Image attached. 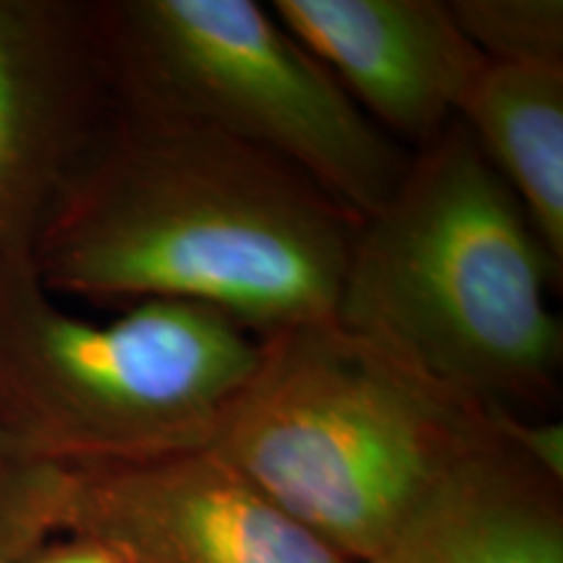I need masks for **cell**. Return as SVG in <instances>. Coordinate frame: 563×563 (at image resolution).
Wrapping results in <instances>:
<instances>
[{
  "label": "cell",
  "instance_id": "cell-12",
  "mask_svg": "<svg viewBox=\"0 0 563 563\" xmlns=\"http://www.w3.org/2000/svg\"><path fill=\"white\" fill-rule=\"evenodd\" d=\"M449 9L485 60H563L561 0H452Z\"/></svg>",
  "mask_w": 563,
  "mask_h": 563
},
{
  "label": "cell",
  "instance_id": "cell-3",
  "mask_svg": "<svg viewBox=\"0 0 563 563\" xmlns=\"http://www.w3.org/2000/svg\"><path fill=\"white\" fill-rule=\"evenodd\" d=\"M493 415L336 321L262 336L207 452L352 563L373 559Z\"/></svg>",
  "mask_w": 563,
  "mask_h": 563
},
{
  "label": "cell",
  "instance_id": "cell-2",
  "mask_svg": "<svg viewBox=\"0 0 563 563\" xmlns=\"http://www.w3.org/2000/svg\"><path fill=\"white\" fill-rule=\"evenodd\" d=\"M563 269L460 121L357 224L334 321L488 412L561 399Z\"/></svg>",
  "mask_w": 563,
  "mask_h": 563
},
{
  "label": "cell",
  "instance_id": "cell-5",
  "mask_svg": "<svg viewBox=\"0 0 563 563\" xmlns=\"http://www.w3.org/2000/svg\"><path fill=\"white\" fill-rule=\"evenodd\" d=\"M110 81L285 162L376 214L410 152L378 131L272 9L253 0H95Z\"/></svg>",
  "mask_w": 563,
  "mask_h": 563
},
{
  "label": "cell",
  "instance_id": "cell-1",
  "mask_svg": "<svg viewBox=\"0 0 563 563\" xmlns=\"http://www.w3.org/2000/svg\"><path fill=\"white\" fill-rule=\"evenodd\" d=\"M357 224L285 162L112 84L32 262L51 295L194 302L266 336L334 321Z\"/></svg>",
  "mask_w": 563,
  "mask_h": 563
},
{
  "label": "cell",
  "instance_id": "cell-6",
  "mask_svg": "<svg viewBox=\"0 0 563 563\" xmlns=\"http://www.w3.org/2000/svg\"><path fill=\"white\" fill-rule=\"evenodd\" d=\"M110 97L95 0H0V269L32 262Z\"/></svg>",
  "mask_w": 563,
  "mask_h": 563
},
{
  "label": "cell",
  "instance_id": "cell-9",
  "mask_svg": "<svg viewBox=\"0 0 563 563\" xmlns=\"http://www.w3.org/2000/svg\"><path fill=\"white\" fill-rule=\"evenodd\" d=\"M365 563H563V483L493 431Z\"/></svg>",
  "mask_w": 563,
  "mask_h": 563
},
{
  "label": "cell",
  "instance_id": "cell-8",
  "mask_svg": "<svg viewBox=\"0 0 563 563\" xmlns=\"http://www.w3.org/2000/svg\"><path fill=\"white\" fill-rule=\"evenodd\" d=\"M269 9L410 154L460 118L485 66L441 0H274Z\"/></svg>",
  "mask_w": 563,
  "mask_h": 563
},
{
  "label": "cell",
  "instance_id": "cell-13",
  "mask_svg": "<svg viewBox=\"0 0 563 563\" xmlns=\"http://www.w3.org/2000/svg\"><path fill=\"white\" fill-rule=\"evenodd\" d=\"M493 426L506 441L534 464L540 473L563 483V422L548 418H525L511 412H490Z\"/></svg>",
  "mask_w": 563,
  "mask_h": 563
},
{
  "label": "cell",
  "instance_id": "cell-10",
  "mask_svg": "<svg viewBox=\"0 0 563 563\" xmlns=\"http://www.w3.org/2000/svg\"><path fill=\"white\" fill-rule=\"evenodd\" d=\"M456 121L563 269V60H485Z\"/></svg>",
  "mask_w": 563,
  "mask_h": 563
},
{
  "label": "cell",
  "instance_id": "cell-4",
  "mask_svg": "<svg viewBox=\"0 0 563 563\" xmlns=\"http://www.w3.org/2000/svg\"><path fill=\"white\" fill-rule=\"evenodd\" d=\"M262 361V336L220 311L133 302L68 313L34 264L0 269V418L66 467L207 452Z\"/></svg>",
  "mask_w": 563,
  "mask_h": 563
},
{
  "label": "cell",
  "instance_id": "cell-7",
  "mask_svg": "<svg viewBox=\"0 0 563 563\" xmlns=\"http://www.w3.org/2000/svg\"><path fill=\"white\" fill-rule=\"evenodd\" d=\"M63 534L121 563H352L211 452L74 467Z\"/></svg>",
  "mask_w": 563,
  "mask_h": 563
},
{
  "label": "cell",
  "instance_id": "cell-11",
  "mask_svg": "<svg viewBox=\"0 0 563 563\" xmlns=\"http://www.w3.org/2000/svg\"><path fill=\"white\" fill-rule=\"evenodd\" d=\"M74 467L47 460L0 418V563H24L63 534Z\"/></svg>",
  "mask_w": 563,
  "mask_h": 563
},
{
  "label": "cell",
  "instance_id": "cell-14",
  "mask_svg": "<svg viewBox=\"0 0 563 563\" xmlns=\"http://www.w3.org/2000/svg\"><path fill=\"white\" fill-rule=\"evenodd\" d=\"M24 563H121L102 545L81 538H63L53 540L51 545L42 548L37 555H32Z\"/></svg>",
  "mask_w": 563,
  "mask_h": 563
}]
</instances>
